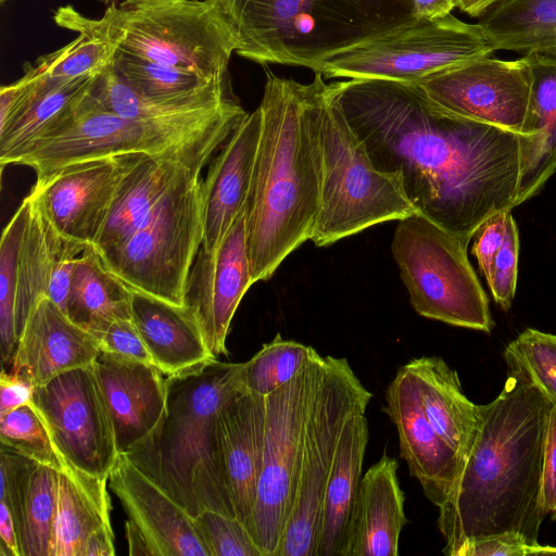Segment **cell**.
I'll use <instances>...</instances> for the list:
<instances>
[{"mask_svg":"<svg viewBox=\"0 0 556 556\" xmlns=\"http://www.w3.org/2000/svg\"><path fill=\"white\" fill-rule=\"evenodd\" d=\"M205 1L230 31L238 55L314 73L332 56L418 20L410 0Z\"/></svg>","mask_w":556,"mask_h":556,"instance_id":"8992f818","label":"cell"},{"mask_svg":"<svg viewBox=\"0 0 556 556\" xmlns=\"http://www.w3.org/2000/svg\"><path fill=\"white\" fill-rule=\"evenodd\" d=\"M311 351L312 346L285 340L278 333L243 363L242 379L245 388L266 396L288 383L300 371Z\"/></svg>","mask_w":556,"mask_h":556,"instance_id":"f35d334b","label":"cell"},{"mask_svg":"<svg viewBox=\"0 0 556 556\" xmlns=\"http://www.w3.org/2000/svg\"><path fill=\"white\" fill-rule=\"evenodd\" d=\"M552 404V403H551ZM541 508L543 514L556 518V405L548 413L544 444V464L541 483Z\"/></svg>","mask_w":556,"mask_h":556,"instance_id":"c3c4849f","label":"cell"},{"mask_svg":"<svg viewBox=\"0 0 556 556\" xmlns=\"http://www.w3.org/2000/svg\"><path fill=\"white\" fill-rule=\"evenodd\" d=\"M526 556L556 555V547L530 544L521 534L504 532L476 540L457 556Z\"/></svg>","mask_w":556,"mask_h":556,"instance_id":"f6af8a7d","label":"cell"},{"mask_svg":"<svg viewBox=\"0 0 556 556\" xmlns=\"http://www.w3.org/2000/svg\"><path fill=\"white\" fill-rule=\"evenodd\" d=\"M97 1L102 3L103 5H105L108 8L110 5H117L123 0H97Z\"/></svg>","mask_w":556,"mask_h":556,"instance_id":"9f6ffc18","label":"cell"},{"mask_svg":"<svg viewBox=\"0 0 556 556\" xmlns=\"http://www.w3.org/2000/svg\"><path fill=\"white\" fill-rule=\"evenodd\" d=\"M31 210L28 194L4 228L0 243V348L2 365L11 364L17 331L15 304L17 290L18 257Z\"/></svg>","mask_w":556,"mask_h":556,"instance_id":"74e56055","label":"cell"},{"mask_svg":"<svg viewBox=\"0 0 556 556\" xmlns=\"http://www.w3.org/2000/svg\"><path fill=\"white\" fill-rule=\"evenodd\" d=\"M132 290L89 245L77 257L65 314L97 337L117 319H131Z\"/></svg>","mask_w":556,"mask_h":556,"instance_id":"1f68e13d","label":"cell"},{"mask_svg":"<svg viewBox=\"0 0 556 556\" xmlns=\"http://www.w3.org/2000/svg\"><path fill=\"white\" fill-rule=\"evenodd\" d=\"M129 555H150L153 552L141 533L127 520L125 523Z\"/></svg>","mask_w":556,"mask_h":556,"instance_id":"db71d44e","label":"cell"},{"mask_svg":"<svg viewBox=\"0 0 556 556\" xmlns=\"http://www.w3.org/2000/svg\"><path fill=\"white\" fill-rule=\"evenodd\" d=\"M265 396L245 387L230 394L216 413L223 468L236 516L247 522L254 507L263 465Z\"/></svg>","mask_w":556,"mask_h":556,"instance_id":"603a6c76","label":"cell"},{"mask_svg":"<svg viewBox=\"0 0 556 556\" xmlns=\"http://www.w3.org/2000/svg\"><path fill=\"white\" fill-rule=\"evenodd\" d=\"M86 248V245L66 240L55 260L47 290V298L63 312H65L75 262Z\"/></svg>","mask_w":556,"mask_h":556,"instance_id":"7dc6e473","label":"cell"},{"mask_svg":"<svg viewBox=\"0 0 556 556\" xmlns=\"http://www.w3.org/2000/svg\"><path fill=\"white\" fill-rule=\"evenodd\" d=\"M0 455V502L11 511L21 556H53L59 470L4 445Z\"/></svg>","mask_w":556,"mask_h":556,"instance_id":"7402d4cb","label":"cell"},{"mask_svg":"<svg viewBox=\"0 0 556 556\" xmlns=\"http://www.w3.org/2000/svg\"><path fill=\"white\" fill-rule=\"evenodd\" d=\"M24 67L30 73L31 85L14 113L0 127L1 167L52 123L96 76L54 81L40 75L34 64L26 62Z\"/></svg>","mask_w":556,"mask_h":556,"instance_id":"d590c367","label":"cell"},{"mask_svg":"<svg viewBox=\"0 0 556 556\" xmlns=\"http://www.w3.org/2000/svg\"><path fill=\"white\" fill-rule=\"evenodd\" d=\"M33 386L25 379L7 372L2 368L0 377V416L29 403Z\"/></svg>","mask_w":556,"mask_h":556,"instance_id":"681fc988","label":"cell"},{"mask_svg":"<svg viewBox=\"0 0 556 556\" xmlns=\"http://www.w3.org/2000/svg\"><path fill=\"white\" fill-rule=\"evenodd\" d=\"M375 166L400 177L417 213L468 248L490 216L515 207L519 134L453 114L418 84L332 83Z\"/></svg>","mask_w":556,"mask_h":556,"instance_id":"6da1fadb","label":"cell"},{"mask_svg":"<svg viewBox=\"0 0 556 556\" xmlns=\"http://www.w3.org/2000/svg\"><path fill=\"white\" fill-rule=\"evenodd\" d=\"M0 441L39 464L56 470L62 466L43 421L29 403L0 416Z\"/></svg>","mask_w":556,"mask_h":556,"instance_id":"60d3db41","label":"cell"},{"mask_svg":"<svg viewBox=\"0 0 556 556\" xmlns=\"http://www.w3.org/2000/svg\"><path fill=\"white\" fill-rule=\"evenodd\" d=\"M386 401L384 412L399 433L400 455L425 496L439 508L454 490L464 465L427 418L417 383L404 365L388 386Z\"/></svg>","mask_w":556,"mask_h":556,"instance_id":"ac0fdd59","label":"cell"},{"mask_svg":"<svg viewBox=\"0 0 556 556\" xmlns=\"http://www.w3.org/2000/svg\"><path fill=\"white\" fill-rule=\"evenodd\" d=\"M391 251L418 315L491 332L488 296L458 238L414 213L397 220Z\"/></svg>","mask_w":556,"mask_h":556,"instance_id":"9c48e42d","label":"cell"},{"mask_svg":"<svg viewBox=\"0 0 556 556\" xmlns=\"http://www.w3.org/2000/svg\"><path fill=\"white\" fill-rule=\"evenodd\" d=\"M501 211L484 220L475 232L471 253L486 281L491 278L496 254L504 240L507 213Z\"/></svg>","mask_w":556,"mask_h":556,"instance_id":"bcb514c9","label":"cell"},{"mask_svg":"<svg viewBox=\"0 0 556 556\" xmlns=\"http://www.w3.org/2000/svg\"><path fill=\"white\" fill-rule=\"evenodd\" d=\"M10 0H0V4L3 5L5 4L7 2H9Z\"/></svg>","mask_w":556,"mask_h":556,"instance_id":"6f0895ef","label":"cell"},{"mask_svg":"<svg viewBox=\"0 0 556 556\" xmlns=\"http://www.w3.org/2000/svg\"><path fill=\"white\" fill-rule=\"evenodd\" d=\"M126 154L74 163L36 181L30 191L35 204L61 237L86 247L94 243L116 193Z\"/></svg>","mask_w":556,"mask_h":556,"instance_id":"2e32d148","label":"cell"},{"mask_svg":"<svg viewBox=\"0 0 556 556\" xmlns=\"http://www.w3.org/2000/svg\"><path fill=\"white\" fill-rule=\"evenodd\" d=\"M29 404L43 421L61 460L109 478L119 453L93 364L34 387Z\"/></svg>","mask_w":556,"mask_h":556,"instance_id":"5bb4252c","label":"cell"},{"mask_svg":"<svg viewBox=\"0 0 556 556\" xmlns=\"http://www.w3.org/2000/svg\"><path fill=\"white\" fill-rule=\"evenodd\" d=\"M478 24L494 51L556 55V0H495Z\"/></svg>","mask_w":556,"mask_h":556,"instance_id":"836d02e7","label":"cell"},{"mask_svg":"<svg viewBox=\"0 0 556 556\" xmlns=\"http://www.w3.org/2000/svg\"><path fill=\"white\" fill-rule=\"evenodd\" d=\"M53 21L78 36L61 49L37 59L34 66L40 75L66 81L94 76L113 63L117 47L109 39L100 18L86 17L67 4L55 10Z\"/></svg>","mask_w":556,"mask_h":556,"instance_id":"e575fe53","label":"cell"},{"mask_svg":"<svg viewBox=\"0 0 556 556\" xmlns=\"http://www.w3.org/2000/svg\"><path fill=\"white\" fill-rule=\"evenodd\" d=\"M198 533L210 556H263L244 522L205 509L194 517Z\"/></svg>","mask_w":556,"mask_h":556,"instance_id":"b9f144b4","label":"cell"},{"mask_svg":"<svg viewBox=\"0 0 556 556\" xmlns=\"http://www.w3.org/2000/svg\"><path fill=\"white\" fill-rule=\"evenodd\" d=\"M100 21L118 51L206 78L228 74L236 52L230 31L205 0H123Z\"/></svg>","mask_w":556,"mask_h":556,"instance_id":"ba28073f","label":"cell"},{"mask_svg":"<svg viewBox=\"0 0 556 556\" xmlns=\"http://www.w3.org/2000/svg\"><path fill=\"white\" fill-rule=\"evenodd\" d=\"M245 205L214 251L200 248L191 266L184 302L212 353L227 355L226 338L237 307L253 285L247 248Z\"/></svg>","mask_w":556,"mask_h":556,"instance_id":"e0dca14e","label":"cell"},{"mask_svg":"<svg viewBox=\"0 0 556 556\" xmlns=\"http://www.w3.org/2000/svg\"><path fill=\"white\" fill-rule=\"evenodd\" d=\"M532 72L528 114L519 140L515 206L541 191L556 173V55L525 54Z\"/></svg>","mask_w":556,"mask_h":556,"instance_id":"83f0119b","label":"cell"},{"mask_svg":"<svg viewBox=\"0 0 556 556\" xmlns=\"http://www.w3.org/2000/svg\"><path fill=\"white\" fill-rule=\"evenodd\" d=\"M504 358L556 405V334L528 328L508 343Z\"/></svg>","mask_w":556,"mask_h":556,"instance_id":"ab89813d","label":"cell"},{"mask_svg":"<svg viewBox=\"0 0 556 556\" xmlns=\"http://www.w3.org/2000/svg\"><path fill=\"white\" fill-rule=\"evenodd\" d=\"M519 233L511 211L507 213L504 240L495 256L491 278L486 281L494 301L503 311L511 306L516 293Z\"/></svg>","mask_w":556,"mask_h":556,"instance_id":"7bdbcfd3","label":"cell"},{"mask_svg":"<svg viewBox=\"0 0 556 556\" xmlns=\"http://www.w3.org/2000/svg\"><path fill=\"white\" fill-rule=\"evenodd\" d=\"M404 367L417 383L430 424L465 465L481 425L482 405L464 394L457 371L439 356L414 358Z\"/></svg>","mask_w":556,"mask_h":556,"instance_id":"f1b7e54d","label":"cell"},{"mask_svg":"<svg viewBox=\"0 0 556 556\" xmlns=\"http://www.w3.org/2000/svg\"><path fill=\"white\" fill-rule=\"evenodd\" d=\"M108 479L62 459L53 556H83L88 538L102 528L112 527Z\"/></svg>","mask_w":556,"mask_h":556,"instance_id":"4dcf8cb0","label":"cell"},{"mask_svg":"<svg viewBox=\"0 0 556 556\" xmlns=\"http://www.w3.org/2000/svg\"><path fill=\"white\" fill-rule=\"evenodd\" d=\"M201 173L182 165L144 222L105 266L129 288L185 306L203 240Z\"/></svg>","mask_w":556,"mask_h":556,"instance_id":"30bf717a","label":"cell"},{"mask_svg":"<svg viewBox=\"0 0 556 556\" xmlns=\"http://www.w3.org/2000/svg\"><path fill=\"white\" fill-rule=\"evenodd\" d=\"M413 12L418 20H435L456 8L453 0H410Z\"/></svg>","mask_w":556,"mask_h":556,"instance_id":"f5cc1de1","label":"cell"},{"mask_svg":"<svg viewBox=\"0 0 556 556\" xmlns=\"http://www.w3.org/2000/svg\"><path fill=\"white\" fill-rule=\"evenodd\" d=\"M0 556H21L13 518L4 502H0Z\"/></svg>","mask_w":556,"mask_h":556,"instance_id":"f907efd6","label":"cell"},{"mask_svg":"<svg viewBox=\"0 0 556 556\" xmlns=\"http://www.w3.org/2000/svg\"><path fill=\"white\" fill-rule=\"evenodd\" d=\"M399 463L386 452L362 477L341 556H396L407 522Z\"/></svg>","mask_w":556,"mask_h":556,"instance_id":"d4e9b609","label":"cell"},{"mask_svg":"<svg viewBox=\"0 0 556 556\" xmlns=\"http://www.w3.org/2000/svg\"><path fill=\"white\" fill-rule=\"evenodd\" d=\"M93 367L113 422L119 454H129L162 424L166 376L153 365L100 352Z\"/></svg>","mask_w":556,"mask_h":556,"instance_id":"ffe728a7","label":"cell"},{"mask_svg":"<svg viewBox=\"0 0 556 556\" xmlns=\"http://www.w3.org/2000/svg\"><path fill=\"white\" fill-rule=\"evenodd\" d=\"M90 84L9 164L31 167L40 180L74 163L147 153L176 160L201 173L249 114L233 96L212 108L176 117L128 118L102 108L90 94Z\"/></svg>","mask_w":556,"mask_h":556,"instance_id":"277c9868","label":"cell"},{"mask_svg":"<svg viewBox=\"0 0 556 556\" xmlns=\"http://www.w3.org/2000/svg\"><path fill=\"white\" fill-rule=\"evenodd\" d=\"M262 130L245 202L252 283L268 280L311 240L320 205L321 153L316 83L266 71Z\"/></svg>","mask_w":556,"mask_h":556,"instance_id":"3957f363","label":"cell"},{"mask_svg":"<svg viewBox=\"0 0 556 556\" xmlns=\"http://www.w3.org/2000/svg\"><path fill=\"white\" fill-rule=\"evenodd\" d=\"M131 320L154 366L166 377L218 359L210 350L195 317L186 306L132 290Z\"/></svg>","mask_w":556,"mask_h":556,"instance_id":"4316f807","label":"cell"},{"mask_svg":"<svg viewBox=\"0 0 556 556\" xmlns=\"http://www.w3.org/2000/svg\"><path fill=\"white\" fill-rule=\"evenodd\" d=\"M493 52L478 23H465L450 13L435 20H417L337 54L315 73L327 78L419 84L438 72Z\"/></svg>","mask_w":556,"mask_h":556,"instance_id":"4fadbf2b","label":"cell"},{"mask_svg":"<svg viewBox=\"0 0 556 556\" xmlns=\"http://www.w3.org/2000/svg\"><path fill=\"white\" fill-rule=\"evenodd\" d=\"M372 394L346 358L324 356L304 428L300 476L277 556H317L323 500L348 420L366 412Z\"/></svg>","mask_w":556,"mask_h":556,"instance_id":"8fae6325","label":"cell"},{"mask_svg":"<svg viewBox=\"0 0 556 556\" xmlns=\"http://www.w3.org/2000/svg\"><path fill=\"white\" fill-rule=\"evenodd\" d=\"M369 431L365 413L351 417L341 433L321 508L317 556H341L362 479Z\"/></svg>","mask_w":556,"mask_h":556,"instance_id":"f546056e","label":"cell"},{"mask_svg":"<svg viewBox=\"0 0 556 556\" xmlns=\"http://www.w3.org/2000/svg\"><path fill=\"white\" fill-rule=\"evenodd\" d=\"M100 352L96 337L45 296L26 319L9 372L34 388L67 370L91 366Z\"/></svg>","mask_w":556,"mask_h":556,"instance_id":"44dd1931","label":"cell"},{"mask_svg":"<svg viewBox=\"0 0 556 556\" xmlns=\"http://www.w3.org/2000/svg\"><path fill=\"white\" fill-rule=\"evenodd\" d=\"M109 486L153 556H210L192 517L125 454L109 475Z\"/></svg>","mask_w":556,"mask_h":556,"instance_id":"d6986e66","label":"cell"},{"mask_svg":"<svg viewBox=\"0 0 556 556\" xmlns=\"http://www.w3.org/2000/svg\"><path fill=\"white\" fill-rule=\"evenodd\" d=\"M551 405L522 372L508 368L501 393L482 405L475 443L454 490L439 507L444 554L457 556L469 543L504 532L539 544Z\"/></svg>","mask_w":556,"mask_h":556,"instance_id":"7a4b0ae2","label":"cell"},{"mask_svg":"<svg viewBox=\"0 0 556 556\" xmlns=\"http://www.w3.org/2000/svg\"><path fill=\"white\" fill-rule=\"evenodd\" d=\"M323 365L324 356L312 348L300 371L265 396L263 465L254 507L245 522L263 556H277L292 510L305 421Z\"/></svg>","mask_w":556,"mask_h":556,"instance_id":"7c38bea8","label":"cell"},{"mask_svg":"<svg viewBox=\"0 0 556 556\" xmlns=\"http://www.w3.org/2000/svg\"><path fill=\"white\" fill-rule=\"evenodd\" d=\"M96 339L101 352L154 366L151 354L131 319L112 321Z\"/></svg>","mask_w":556,"mask_h":556,"instance_id":"ee69618b","label":"cell"},{"mask_svg":"<svg viewBox=\"0 0 556 556\" xmlns=\"http://www.w3.org/2000/svg\"><path fill=\"white\" fill-rule=\"evenodd\" d=\"M243 363L218 359L166 377L164 419L130 460L192 517L205 509L236 517L216 432L219 406L245 387Z\"/></svg>","mask_w":556,"mask_h":556,"instance_id":"5b68a950","label":"cell"},{"mask_svg":"<svg viewBox=\"0 0 556 556\" xmlns=\"http://www.w3.org/2000/svg\"><path fill=\"white\" fill-rule=\"evenodd\" d=\"M321 153L320 205L312 241L328 247L374 225L417 213L395 173L378 169L346 121L332 83L315 73Z\"/></svg>","mask_w":556,"mask_h":556,"instance_id":"52a82bcc","label":"cell"},{"mask_svg":"<svg viewBox=\"0 0 556 556\" xmlns=\"http://www.w3.org/2000/svg\"><path fill=\"white\" fill-rule=\"evenodd\" d=\"M262 112L257 106L232 131L202 179L203 240L214 251L243 210L257 154Z\"/></svg>","mask_w":556,"mask_h":556,"instance_id":"cb8c5ba5","label":"cell"},{"mask_svg":"<svg viewBox=\"0 0 556 556\" xmlns=\"http://www.w3.org/2000/svg\"><path fill=\"white\" fill-rule=\"evenodd\" d=\"M455 7L471 17H479L495 0H453Z\"/></svg>","mask_w":556,"mask_h":556,"instance_id":"11a10c76","label":"cell"},{"mask_svg":"<svg viewBox=\"0 0 556 556\" xmlns=\"http://www.w3.org/2000/svg\"><path fill=\"white\" fill-rule=\"evenodd\" d=\"M21 247L15 304L16 331L20 336L28 315L45 296L55 260L67 239L61 237L35 204Z\"/></svg>","mask_w":556,"mask_h":556,"instance_id":"8d00e7d4","label":"cell"},{"mask_svg":"<svg viewBox=\"0 0 556 556\" xmlns=\"http://www.w3.org/2000/svg\"><path fill=\"white\" fill-rule=\"evenodd\" d=\"M115 555L114 533L111 528H102L93 532L87 540L83 556Z\"/></svg>","mask_w":556,"mask_h":556,"instance_id":"816d5d0a","label":"cell"},{"mask_svg":"<svg viewBox=\"0 0 556 556\" xmlns=\"http://www.w3.org/2000/svg\"><path fill=\"white\" fill-rule=\"evenodd\" d=\"M112 66L126 85L141 97L157 103L210 105L235 94L229 73L217 78H206L118 50Z\"/></svg>","mask_w":556,"mask_h":556,"instance_id":"d6a6232c","label":"cell"},{"mask_svg":"<svg viewBox=\"0 0 556 556\" xmlns=\"http://www.w3.org/2000/svg\"><path fill=\"white\" fill-rule=\"evenodd\" d=\"M182 165L165 156L126 154L125 168L108 217L91 245L104 264L149 218Z\"/></svg>","mask_w":556,"mask_h":556,"instance_id":"484cf974","label":"cell"},{"mask_svg":"<svg viewBox=\"0 0 556 556\" xmlns=\"http://www.w3.org/2000/svg\"><path fill=\"white\" fill-rule=\"evenodd\" d=\"M444 110L521 134L528 114L532 72L527 58L481 56L438 72L418 84Z\"/></svg>","mask_w":556,"mask_h":556,"instance_id":"9a60e30c","label":"cell"}]
</instances>
